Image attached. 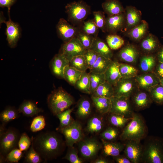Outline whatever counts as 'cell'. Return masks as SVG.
Instances as JSON below:
<instances>
[{"label":"cell","instance_id":"4fadbf2b","mask_svg":"<svg viewBox=\"0 0 163 163\" xmlns=\"http://www.w3.org/2000/svg\"><path fill=\"white\" fill-rule=\"evenodd\" d=\"M124 155L131 163H139L142 161L143 145L140 141L133 140L126 141L124 149Z\"/></svg>","mask_w":163,"mask_h":163},{"label":"cell","instance_id":"60d3db41","mask_svg":"<svg viewBox=\"0 0 163 163\" xmlns=\"http://www.w3.org/2000/svg\"><path fill=\"white\" fill-rule=\"evenodd\" d=\"M73 110L69 108L56 115L60 122L59 130L68 126L73 121L71 115Z\"/></svg>","mask_w":163,"mask_h":163},{"label":"cell","instance_id":"ffe728a7","mask_svg":"<svg viewBox=\"0 0 163 163\" xmlns=\"http://www.w3.org/2000/svg\"><path fill=\"white\" fill-rule=\"evenodd\" d=\"M132 102L136 110H141L147 108L152 101L149 93L140 91L135 93L132 96Z\"/></svg>","mask_w":163,"mask_h":163},{"label":"cell","instance_id":"94428289","mask_svg":"<svg viewBox=\"0 0 163 163\" xmlns=\"http://www.w3.org/2000/svg\"><path fill=\"white\" fill-rule=\"evenodd\" d=\"M6 157L2 154H0V163H4L6 162Z\"/></svg>","mask_w":163,"mask_h":163},{"label":"cell","instance_id":"7c38bea8","mask_svg":"<svg viewBox=\"0 0 163 163\" xmlns=\"http://www.w3.org/2000/svg\"><path fill=\"white\" fill-rule=\"evenodd\" d=\"M58 36L64 43L76 37L80 28L70 24L63 18L59 20L56 27Z\"/></svg>","mask_w":163,"mask_h":163},{"label":"cell","instance_id":"bcb514c9","mask_svg":"<svg viewBox=\"0 0 163 163\" xmlns=\"http://www.w3.org/2000/svg\"><path fill=\"white\" fill-rule=\"evenodd\" d=\"M68 147L67 152L62 159H66L71 163H82L84 162L83 160L78 156V151L76 148L73 146Z\"/></svg>","mask_w":163,"mask_h":163},{"label":"cell","instance_id":"c3c4849f","mask_svg":"<svg viewBox=\"0 0 163 163\" xmlns=\"http://www.w3.org/2000/svg\"><path fill=\"white\" fill-rule=\"evenodd\" d=\"M76 37L85 48L87 50L90 48L94 37L85 33L80 29Z\"/></svg>","mask_w":163,"mask_h":163},{"label":"cell","instance_id":"52a82bcc","mask_svg":"<svg viewBox=\"0 0 163 163\" xmlns=\"http://www.w3.org/2000/svg\"><path fill=\"white\" fill-rule=\"evenodd\" d=\"M59 130L64 136L66 145L68 147L73 146L83 139L82 126L77 121L73 120L69 125Z\"/></svg>","mask_w":163,"mask_h":163},{"label":"cell","instance_id":"6da1fadb","mask_svg":"<svg viewBox=\"0 0 163 163\" xmlns=\"http://www.w3.org/2000/svg\"><path fill=\"white\" fill-rule=\"evenodd\" d=\"M31 138L34 149L45 161L52 160L59 156L66 144L61 136L53 131L41 132L34 138Z\"/></svg>","mask_w":163,"mask_h":163},{"label":"cell","instance_id":"2e32d148","mask_svg":"<svg viewBox=\"0 0 163 163\" xmlns=\"http://www.w3.org/2000/svg\"><path fill=\"white\" fill-rule=\"evenodd\" d=\"M137 85L148 91L152 87L160 84V79L154 73L146 72L134 78Z\"/></svg>","mask_w":163,"mask_h":163},{"label":"cell","instance_id":"7dc6e473","mask_svg":"<svg viewBox=\"0 0 163 163\" xmlns=\"http://www.w3.org/2000/svg\"><path fill=\"white\" fill-rule=\"evenodd\" d=\"M46 124L45 118L43 115L35 117L30 125V129L33 132H36L43 129Z\"/></svg>","mask_w":163,"mask_h":163},{"label":"cell","instance_id":"6125c7cd","mask_svg":"<svg viewBox=\"0 0 163 163\" xmlns=\"http://www.w3.org/2000/svg\"><path fill=\"white\" fill-rule=\"evenodd\" d=\"M160 84L163 86V78L160 79Z\"/></svg>","mask_w":163,"mask_h":163},{"label":"cell","instance_id":"db71d44e","mask_svg":"<svg viewBox=\"0 0 163 163\" xmlns=\"http://www.w3.org/2000/svg\"><path fill=\"white\" fill-rule=\"evenodd\" d=\"M32 142V138L30 139L26 133H23L21 135L18 141V148L22 151H27L30 148Z\"/></svg>","mask_w":163,"mask_h":163},{"label":"cell","instance_id":"4316f807","mask_svg":"<svg viewBox=\"0 0 163 163\" xmlns=\"http://www.w3.org/2000/svg\"><path fill=\"white\" fill-rule=\"evenodd\" d=\"M91 98L93 104L100 114L104 115L110 112L111 106L110 98L93 96Z\"/></svg>","mask_w":163,"mask_h":163},{"label":"cell","instance_id":"836d02e7","mask_svg":"<svg viewBox=\"0 0 163 163\" xmlns=\"http://www.w3.org/2000/svg\"><path fill=\"white\" fill-rule=\"evenodd\" d=\"M19 113L18 109L14 107H6L0 114V119L2 123L5 124L19 117Z\"/></svg>","mask_w":163,"mask_h":163},{"label":"cell","instance_id":"ee69618b","mask_svg":"<svg viewBox=\"0 0 163 163\" xmlns=\"http://www.w3.org/2000/svg\"><path fill=\"white\" fill-rule=\"evenodd\" d=\"M43 160L40 154L34 149L32 142L29 150L26 154L24 162L28 163H40Z\"/></svg>","mask_w":163,"mask_h":163},{"label":"cell","instance_id":"d4e9b609","mask_svg":"<svg viewBox=\"0 0 163 163\" xmlns=\"http://www.w3.org/2000/svg\"><path fill=\"white\" fill-rule=\"evenodd\" d=\"M18 110L19 113H22L25 116L33 117L37 115L43 111L38 107L36 104L30 100H25L20 105Z\"/></svg>","mask_w":163,"mask_h":163},{"label":"cell","instance_id":"3957f363","mask_svg":"<svg viewBox=\"0 0 163 163\" xmlns=\"http://www.w3.org/2000/svg\"><path fill=\"white\" fill-rule=\"evenodd\" d=\"M48 107L53 115L69 108L74 103L72 97L62 88L53 91L48 96Z\"/></svg>","mask_w":163,"mask_h":163},{"label":"cell","instance_id":"9c48e42d","mask_svg":"<svg viewBox=\"0 0 163 163\" xmlns=\"http://www.w3.org/2000/svg\"><path fill=\"white\" fill-rule=\"evenodd\" d=\"M129 99L123 97L114 96L111 98V106L110 113L127 118L132 117L134 112Z\"/></svg>","mask_w":163,"mask_h":163},{"label":"cell","instance_id":"f907efd6","mask_svg":"<svg viewBox=\"0 0 163 163\" xmlns=\"http://www.w3.org/2000/svg\"><path fill=\"white\" fill-rule=\"evenodd\" d=\"M104 12L96 11L93 12L94 20L99 29L105 32L106 30V19Z\"/></svg>","mask_w":163,"mask_h":163},{"label":"cell","instance_id":"f1b7e54d","mask_svg":"<svg viewBox=\"0 0 163 163\" xmlns=\"http://www.w3.org/2000/svg\"><path fill=\"white\" fill-rule=\"evenodd\" d=\"M104 126L103 118L100 116H95L91 117L88 120L86 130L90 133H97L102 131Z\"/></svg>","mask_w":163,"mask_h":163},{"label":"cell","instance_id":"603a6c76","mask_svg":"<svg viewBox=\"0 0 163 163\" xmlns=\"http://www.w3.org/2000/svg\"><path fill=\"white\" fill-rule=\"evenodd\" d=\"M90 49L107 59H111L113 55L108 46L97 37H94Z\"/></svg>","mask_w":163,"mask_h":163},{"label":"cell","instance_id":"1f68e13d","mask_svg":"<svg viewBox=\"0 0 163 163\" xmlns=\"http://www.w3.org/2000/svg\"><path fill=\"white\" fill-rule=\"evenodd\" d=\"M82 72L69 66H66L64 72V79L71 85L75 86L80 78Z\"/></svg>","mask_w":163,"mask_h":163},{"label":"cell","instance_id":"be15d7a7","mask_svg":"<svg viewBox=\"0 0 163 163\" xmlns=\"http://www.w3.org/2000/svg\"></svg>","mask_w":163,"mask_h":163},{"label":"cell","instance_id":"9f6ffc18","mask_svg":"<svg viewBox=\"0 0 163 163\" xmlns=\"http://www.w3.org/2000/svg\"><path fill=\"white\" fill-rule=\"evenodd\" d=\"M154 73L160 79L163 78V62H158Z\"/></svg>","mask_w":163,"mask_h":163},{"label":"cell","instance_id":"91938a15","mask_svg":"<svg viewBox=\"0 0 163 163\" xmlns=\"http://www.w3.org/2000/svg\"><path fill=\"white\" fill-rule=\"evenodd\" d=\"M93 163H108L109 161L107 159L99 157L93 161Z\"/></svg>","mask_w":163,"mask_h":163},{"label":"cell","instance_id":"e0dca14e","mask_svg":"<svg viewBox=\"0 0 163 163\" xmlns=\"http://www.w3.org/2000/svg\"><path fill=\"white\" fill-rule=\"evenodd\" d=\"M124 13L108 16L106 19V31L110 34H115L121 30L124 25L125 21Z\"/></svg>","mask_w":163,"mask_h":163},{"label":"cell","instance_id":"44dd1931","mask_svg":"<svg viewBox=\"0 0 163 163\" xmlns=\"http://www.w3.org/2000/svg\"><path fill=\"white\" fill-rule=\"evenodd\" d=\"M104 154L106 156L113 157L119 155L124 150L125 144L113 142L101 139Z\"/></svg>","mask_w":163,"mask_h":163},{"label":"cell","instance_id":"680465c9","mask_svg":"<svg viewBox=\"0 0 163 163\" xmlns=\"http://www.w3.org/2000/svg\"><path fill=\"white\" fill-rule=\"evenodd\" d=\"M157 57L158 62H163V46L158 49Z\"/></svg>","mask_w":163,"mask_h":163},{"label":"cell","instance_id":"e575fe53","mask_svg":"<svg viewBox=\"0 0 163 163\" xmlns=\"http://www.w3.org/2000/svg\"><path fill=\"white\" fill-rule=\"evenodd\" d=\"M90 78L89 73L82 72L80 78L76 81L75 86L81 91L90 94Z\"/></svg>","mask_w":163,"mask_h":163},{"label":"cell","instance_id":"5b68a950","mask_svg":"<svg viewBox=\"0 0 163 163\" xmlns=\"http://www.w3.org/2000/svg\"><path fill=\"white\" fill-rule=\"evenodd\" d=\"M65 9L68 21L74 26L82 24L91 11L90 6L82 0L67 4Z\"/></svg>","mask_w":163,"mask_h":163},{"label":"cell","instance_id":"ab89813d","mask_svg":"<svg viewBox=\"0 0 163 163\" xmlns=\"http://www.w3.org/2000/svg\"><path fill=\"white\" fill-rule=\"evenodd\" d=\"M152 101L160 105L163 104V86L158 84L148 91Z\"/></svg>","mask_w":163,"mask_h":163},{"label":"cell","instance_id":"7402d4cb","mask_svg":"<svg viewBox=\"0 0 163 163\" xmlns=\"http://www.w3.org/2000/svg\"><path fill=\"white\" fill-rule=\"evenodd\" d=\"M104 13L111 16L124 13L125 10L118 0H106L102 4Z\"/></svg>","mask_w":163,"mask_h":163},{"label":"cell","instance_id":"8992f818","mask_svg":"<svg viewBox=\"0 0 163 163\" xmlns=\"http://www.w3.org/2000/svg\"><path fill=\"white\" fill-rule=\"evenodd\" d=\"M16 129L9 127L0 135V154L6 157L7 154L16 148L20 137Z\"/></svg>","mask_w":163,"mask_h":163},{"label":"cell","instance_id":"8fae6325","mask_svg":"<svg viewBox=\"0 0 163 163\" xmlns=\"http://www.w3.org/2000/svg\"><path fill=\"white\" fill-rule=\"evenodd\" d=\"M137 84L134 78H122L113 86L114 97L129 98L135 93Z\"/></svg>","mask_w":163,"mask_h":163},{"label":"cell","instance_id":"74e56055","mask_svg":"<svg viewBox=\"0 0 163 163\" xmlns=\"http://www.w3.org/2000/svg\"><path fill=\"white\" fill-rule=\"evenodd\" d=\"M90 92L92 94L95 90L101 85L106 81L104 74L90 72Z\"/></svg>","mask_w":163,"mask_h":163},{"label":"cell","instance_id":"4dcf8cb0","mask_svg":"<svg viewBox=\"0 0 163 163\" xmlns=\"http://www.w3.org/2000/svg\"><path fill=\"white\" fill-rule=\"evenodd\" d=\"M91 109V105L89 101L86 99H82L78 103L76 114L79 118L85 119L90 116Z\"/></svg>","mask_w":163,"mask_h":163},{"label":"cell","instance_id":"f6af8a7d","mask_svg":"<svg viewBox=\"0 0 163 163\" xmlns=\"http://www.w3.org/2000/svg\"><path fill=\"white\" fill-rule=\"evenodd\" d=\"M82 25L81 30L94 37H97L99 29L93 19L84 22Z\"/></svg>","mask_w":163,"mask_h":163},{"label":"cell","instance_id":"f35d334b","mask_svg":"<svg viewBox=\"0 0 163 163\" xmlns=\"http://www.w3.org/2000/svg\"><path fill=\"white\" fill-rule=\"evenodd\" d=\"M110 113L108 117L109 122L113 126L117 128L124 127L132 118H127L121 115Z\"/></svg>","mask_w":163,"mask_h":163},{"label":"cell","instance_id":"d6986e66","mask_svg":"<svg viewBox=\"0 0 163 163\" xmlns=\"http://www.w3.org/2000/svg\"><path fill=\"white\" fill-rule=\"evenodd\" d=\"M139 56V52L133 45H126L119 51L118 56L120 59L128 63H134L136 62Z\"/></svg>","mask_w":163,"mask_h":163},{"label":"cell","instance_id":"f5cc1de1","mask_svg":"<svg viewBox=\"0 0 163 163\" xmlns=\"http://www.w3.org/2000/svg\"><path fill=\"white\" fill-rule=\"evenodd\" d=\"M83 56L85 59L88 68L90 69L95 63L99 55L94 51L88 49L86 50Z\"/></svg>","mask_w":163,"mask_h":163},{"label":"cell","instance_id":"816d5d0a","mask_svg":"<svg viewBox=\"0 0 163 163\" xmlns=\"http://www.w3.org/2000/svg\"><path fill=\"white\" fill-rule=\"evenodd\" d=\"M23 155L22 151L15 148L9 152L6 156V161L10 163H18Z\"/></svg>","mask_w":163,"mask_h":163},{"label":"cell","instance_id":"5bb4252c","mask_svg":"<svg viewBox=\"0 0 163 163\" xmlns=\"http://www.w3.org/2000/svg\"><path fill=\"white\" fill-rule=\"evenodd\" d=\"M6 25V40L9 46L14 48L17 45L21 34L20 28L18 24L13 21L9 17L7 21H4Z\"/></svg>","mask_w":163,"mask_h":163},{"label":"cell","instance_id":"484cf974","mask_svg":"<svg viewBox=\"0 0 163 163\" xmlns=\"http://www.w3.org/2000/svg\"><path fill=\"white\" fill-rule=\"evenodd\" d=\"M119 63L112 61L104 73L106 81L113 86L122 78L119 70Z\"/></svg>","mask_w":163,"mask_h":163},{"label":"cell","instance_id":"9a60e30c","mask_svg":"<svg viewBox=\"0 0 163 163\" xmlns=\"http://www.w3.org/2000/svg\"><path fill=\"white\" fill-rule=\"evenodd\" d=\"M69 61L61 54L55 55L51 60L50 64L52 73L56 77L64 79L65 68L69 65Z\"/></svg>","mask_w":163,"mask_h":163},{"label":"cell","instance_id":"277c9868","mask_svg":"<svg viewBox=\"0 0 163 163\" xmlns=\"http://www.w3.org/2000/svg\"><path fill=\"white\" fill-rule=\"evenodd\" d=\"M146 140L143 145L142 162L163 163V141L155 137Z\"/></svg>","mask_w":163,"mask_h":163},{"label":"cell","instance_id":"681fc988","mask_svg":"<svg viewBox=\"0 0 163 163\" xmlns=\"http://www.w3.org/2000/svg\"><path fill=\"white\" fill-rule=\"evenodd\" d=\"M119 131L117 127H109L100 134L101 139L109 141L116 139L119 135Z\"/></svg>","mask_w":163,"mask_h":163},{"label":"cell","instance_id":"8d00e7d4","mask_svg":"<svg viewBox=\"0 0 163 163\" xmlns=\"http://www.w3.org/2000/svg\"><path fill=\"white\" fill-rule=\"evenodd\" d=\"M118 68L123 78H134L137 75V69L128 64L119 63Z\"/></svg>","mask_w":163,"mask_h":163},{"label":"cell","instance_id":"d6a6232c","mask_svg":"<svg viewBox=\"0 0 163 163\" xmlns=\"http://www.w3.org/2000/svg\"><path fill=\"white\" fill-rule=\"evenodd\" d=\"M111 59L99 55L91 69L90 72L104 73L112 62Z\"/></svg>","mask_w":163,"mask_h":163},{"label":"cell","instance_id":"cb8c5ba5","mask_svg":"<svg viewBox=\"0 0 163 163\" xmlns=\"http://www.w3.org/2000/svg\"><path fill=\"white\" fill-rule=\"evenodd\" d=\"M148 28V23L145 20H141L138 25L128 31L127 35L133 40L140 41L146 34Z\"/></svg>","mask_w":163,"mask_h":163},{"label":"cell","instance_id":"7bdbcfd3","mask_svg":"<svg viewBox=\"0 0 163 163\" xmlns=\"http://www.w3.org/2000/svg\"><path fill=\"white\" fill-rule=\"evenodd\" d=\"M69 66L82 72L88 69L85 59L83 55L74 57L69 62Z\"/></svg>","mask_w":163,"mask_h":163},{"label":"cell","instance_id":"7a4b0ae2","mask_svg":"<svg viewBox=\"0 0 163 163\" xmlns=\"http://www.w3.org/2000/svg\"><path fill=\"white\" fill-rule=\"evenodd\" d=\"M147 128L142 117L134 113L120 136L121 140L141 141L147 134Z\"/></svg>","mask_w":163,"mask_h":163},{"label":"cell","instance_id":"ac0fdd59","mask_svg":"<svg viewBox=\"0 0 163 163\" xmlns=\"http://www.w3.org/2000/svg\"><path fill=\"white\" fill-rule=\"evenodd\" d=\"M126 27L128 31L138 25L141 21L142 14L141 11L135 7L126 6Z\"/></svg>","mask_w":163,"mask_h":163},{"label":"cell","instance_id":"ba28073f","mask_svg":"<svg viewBox=\"0 0 163 163\" xmlns=\"http://www.w3.org/2000/svg\"><path fill=\"white\" fill-rule=\"evenodd\" d=\"M78 143L81 155L84 158L88 160L95 158L103 146L102 143L93 138L82 139Z\"/></svg>","mask_w":163,"mask_h":163},{"label":"cell","instance_id":"6f0895ef","mask_svg":"<svg viewBox=\"0 0 163 163\" xmlns=\"http://www.w3.org/2000/svg\"><path fill=\"white\" fill-rule=\"evenodd\" d=\"M116 162L117 163H131L130 160L124 155H119L113 157Z\"/></svg>","mask_w":163,"mask_h":163},{"label":"cell","instance_id":"d590c367","mask_svg":"<svg viewBox=\"0 0 163 163\" xmlns=\"http://www.w3.org/2000/svg\"><path fill=\"white\" fill-rule=\"evenodd\" d=\"M156 64V59L152 55H146L141 58L140 63V68L143 72L146 73L151 72L154 69Z\"/></svg>","mask_w":163,"mask_h":163},{"label":"cell","instance_id":"11a10c76","mask_svg":"<svg viewBox=\"0 0 163 163\" xmlns=\"http://www.w3.org/2000/svg\"><path fill=\"white\" fill-rule=\"evenodd\" d=\"M17 0H0V7L2 8L7 7L8 9L9 14L11 6Z\"/></svg>","mask_w":163,"mask_h":163},{"label":"cell","instance_id":"30bf717a","mask_svg":"<svg viewBox=\"0 0 163 163\" xmlns=\"http://www.w3.org/2000/svg\"><path fill=\"white\" fill-rule=\"evenodd\" d=\"M86 50L76 37L68 42L64 43L62 46L59 53L70 62L74 57L83 55Z\"/></svg>","mask_w":163,"mask_h":163},{"label":"cell","instance_id":"f546056e","mask_svg":"<svg viewBox=\"0 0 163 163\" xmlns=\"http://www.w3.org/2000/svg\"><path fill=\"white\" fill-rule=\"evenodd\" d=\"M91 95L110 99L114 96L113 86L106 81L97 87Z\"/></svg>","mask_w":163,"mask_h":163},{"label":"cell","instance_id":"b9f144b4","mask_svg":"<svg viewBox=\"0 0 163 163\" xmlns=\"http://www.w3.org/2000/svg\"><path fill=\"white\" fill-rule=\"evenodd\" d=\"M108 45L112 50H116L121 48L124 43L123 39L116 34H110L106 37Z\"/></svg>","mask_w":163,"mask_h":163},{"label":"cell","instance_id":"83f0119b","mask_svg":"<svg viewBox=\"0 0 163 163\" xmlns=\"http://www.w3.org/2000/svg\"><path fill=\"white\" fill-rule=\"evenodd\" d=\"M159 42L158 39L154 35L149 34L142 40L141 47L142 50L147 53H152L159 49Z\"/></svg>","mask_w":163,"mask_h":163}]
</instances>
